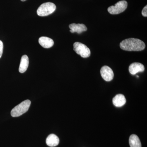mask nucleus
Masks as SVG:
<instances>
[{
	"label": "nucleus",
	"instance_id": "obj_10",
	"mask_svg": "<svg viewBox=\"0 0 147 147\" xmlns=\"http://www.w3.org/2000/svg\"><path fill=\"white\" fill-rule=\"evenodd\" d=\"M113 104L116 107H122L126 103V98L123 94H117L113 98Z\"/></svg>",
	"mask_w": 147,
	"mask_h": 147
},
{
	"label": "nucleus",
	"instance_id": "obj_8",
	"mask_svg": "<svg viewBox=\"0 0 147 147\" xmlns=\"http://www.w3.org/2000/svg\"><path fill=\"white\" fill-rule=\"evenodd\" d=\"M69 28L71 33L76 32L78 34L82 33L88 30L86 26L84 24H71L69 25Z\"/></svg>",
	"mask_w": 147,
	"mask_h": 147
},
{
	"label": "nucleus",
	"instance_id": "obj_11",
	"mask_svg": "<svg viewBox=\"0 0 147 147\" xmlns=\"http://www.w3.org/2000/svg\"><path fill=\"white\" fill-rule=\"evenodd\" d=\"M46 144L50 147H55L59 143V137L55 134H51L47 137L46 140Z\"/></svg>",
	"mask_w": 147,
	"mask_h": 147
},
{
	"label": "nucleus",
	"instance_id": "obj_15",
	"mask_svg": "<svg viewBox=\"0 0 147 147\" xmlns=\"http://www.w3.org/2000/svg\"><path fill=\"white\" fill-rule=\"evenodd\" d=\"M3 50V44L2 41L0 40V58L1 57L2 55Z\"/></svg>",
	"mask_w": 147,
	"mask_h": 147
},
{
	"label": "nucleus",
	"instance_id": "obj_9",
	"mask_svg": "<svg viewBox=\"0 0 147 147\" xmlns=\"http://www.w3.org/2000/svg\"><path fill=\"white\" fill-rule=\"evenodd\" d=\"M38 42L42 47L45 48H50L53 47L54 44V42L53 39L45 36L40 38Z\"/></svg>",
	"mask_w": 147,
	"mask_h": 147
},
{
	"label": "nucleus",
	"instance_id": "obj_17",
	"mask_svg": "<svg viewBox=\"0 0 147 147\" xmlns=\"http://www.w3.org/2000/svg\"><path fill=\"white\" fill-rule=\"evenodd\" d=\"M137 76V77H139V76Z\"/></svg>",
	"mask_w": 147,
	"mask_h": 147
},
{
	"label": "nucleus",
	"instance_id": "obj_2",
	"mask_svg": "<svg viewBox=\"0 0 147 147\" xmlns=\"http://www.w3.org/2000/svg\"><path fill=\"white\" fill-rule=\"evenodd\" d=\"M31 105L30 100H26L21 102L16 107L13 108L11 112V115L12 117H19L26 113L29 110Z\"/></svg>",
	"mask_w": 147,
	"mask_h": 147
},
{
	"label": "nucleus",
	"instance_id": "obj_16",
	"mask_svg": "<svg viewBox=\"0 0 147 147\" xmlns=\"http://www.w3.org/2000/svg\"><path fill=\"white\" fill-rule=\"evenodd\" d=\"M22 1H26V0H21Z\"/></svg>",
	"mask_w": 147,
	"mask_h": 147
},
{
	"label": "nucleus",
	"instance_id": "obj_7",
	"mask_svg": "<svg viewBox=\"0 0 147 147\" xmlns=\"http://www.w3.org/2000/svg\"><path fill=\"white\" fill-rule=\"evenodd\" d=\"M145 67L142 64L135 62L131 63L129 67V73L132 75H135L138 72L144 71Z\"/></svg>",
	"mask_w": 147,
	"mask_h": 147
},
{
	"label": "nucleus",
	"instance_id": "obj_1",
	"mask_svg": "<svg viewBox=\"0 0 147 147\" xmlns=\"http://www.w3.org/2000/svg\"><path fill=\"white\" fill-rule=\"evenodd\" d=\"M120 47L122 50L127 51H140L146 47L144 42L138 38H129L121 42Z\"/></svg>",
	"mask_w": 147,
	"mask_h": 147
},
{
	"label": "nucleus",
	"instance_id": "obj_12",
	"mask_svg": "<svg viewBox=\"0 0 147 147\" xmlns=\"http://www.w3.org/2000/svg\"><path fill=\"white\" fill-rule=\"evenodd\" d=\"M29 63L28 57L26 55H23L21 57V63L19 67V71L21 73H24L28 67Z\"/></svg>",
	"mask_w": 147,
	"mask_h": 147
},
{
	"label": "nucleus",
	"instance_id": "obj_5",
	"mask_svg": "<svg viewBox=\"0 0 147 147\" xmlns=\"http://www.w3.org/2000/svg\"><path fill=\"white\" fill-rule=\"evenodd\" d=\"M127 3L125 1L118 2L115 5L108 7V11L110 14H118L123 12L127 8Z\"/></svg>",
	"mask_w": 147,
	"mask_h": 147
},
{
	"label": "nucleus",
	"instance_id": "obj_14",
	"mask_svg": "<svg viewBox=\"0 0 147 147\" xmlns=\"http://www.w3.org/2000/svg\"><path fill=\"white\" fill-rule=\"evenodd\" d=\"M142 15L144 17L147 16V6L146 5L142 11Z\"/></svg>",
	"mask_w": 147,
	"mask_h": 147
},
{
	"label": "nucleus",
	"instance_id": "obj_13",
	"mask_svg": "<svg viewBox=\"0 0 147 147\" xmlns=\"http://www.w3.org/2000/svg\"><path fill=\"white\" fill-rule=\"evenodd\" d=\"M130 147H142L140 139L137 135L131 134L129 140Z\"/></svg>",
	"mask_w": 147,
	"mask_h": 147
},
{
	"label": "nucleus",
	"instance_id": "obj_3",
	"mask_svg": "<svg viewBox=\"0 0 147 147\" xmlns=\"http://www.w3.org/2000/svg\"><path fill=\"white\" fill-rule=\"evenodd\" d=\"M56 9V6L51 2L44 3L37 10V13L40 16H47L53 13Z\"/></svg>",
	"mask_w": 147,
	"mask_h": 147
},
{
	"label": "nucleus",
	"instance_id": "obj_4",
	"mask_svg": "<svg viewBox=\"0 0 147 147\" xmlns=\"http://www.w3.org/2000/svg\"><path fill=\"white\" fill-rule=\"evenodd\" d=\"M73 49L82 57L86 58L89 57L91 55L90 50L86 45L79 42H74L73 44Z\"/></svg>",
	"mask_w": 147,
	"mask_h": 147
},
{
	"label": "nucleus",
	"instance_id": "obj_6",
	"mask_svg": "<svg viewBox=\"0 0 147 147\" xmlns=\"http://www.w3.org/2000/svg\"><path fill=\"white\" fill-rule=\"evenodd\" d=\"M100 74L102 79L106 82H110L114 78V72L108 66H103L100 69Z\"/></svg>",
	"mask_w": 147,
	"mask_h": 147
}]
</instances>
